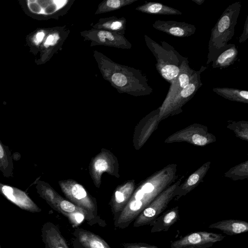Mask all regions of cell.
<instances>
[{"label":"cell","instance_id":"cell-26","mask_svg":"<svg viewBox=\"0 0 248 248\" xmlns=\"http://www.w3.org/2000/svg\"><path fill=\"white\" fill-rule=\"evenodd\" d=\"M46 36V32L43 30H39L36 31L31 37V44L38 46L41 44Z\"/></svg>","mask_w":248,"mask_h":248},{"label":"cell","instance_id":"cell-32","mask_svg":"<svg viewBox=\"0 0 248 248\" xmlns=\"http://www.w3.org/2000/svg\"><path fill=\"white\" fill-rule=\"evenodd\" d=\"M192 1L196 3L197 4L201 5L204 2V0H192Z\"/></svg>","mask_w":248,"mask_h":248},{"label":"cell","instance_id":"cell-14","mask_svg":"<svg viewBox=\"0 0 248 248\" xmlns=\"http://www.w3.org/2000/svg\"><path fill=\"white\" fill-rule=\"evenodd\" d=\"M62 1L28 0L26 4L29 11L37 15L48 16L54 14L62 7Z\"/></svg>","mask_w":248,"mask_h":248},{"label":"cell","instance_id":"cell-7","mask_svg":"<svg viewBox=\"0 0 248 248\" xmlns=\"http://www.w3.org/2000/svg\"><path fill=\"white\" fill-rule=\"evenodd\" d=\"M225 236L206 231L188 233L172 242L170 248H209L215 243L222 241Z\"/></svg>","mask_w":248,"mask_h":248},{"label":"cell","instance_id":"cell-3","mask_svg":"<svg viewBox=\"0 0 248 248\" xmlns=\"http://www.w3.org/2000/svg\"><path fill=\"white\" fill-rule=\"evenodd\" d=\"M145 38L148 48L156 59L158 73L170 84L178 76L184 57L167 43L162 42V46H160L146 35Z\"/></svg>","mask_w":248,"mask_h":248},{"label":"cell","instance_id":"cell-19","mask_svg":"<svg viewBox=\"0 0 248 248\" xmlns=\"http://www.w3.org/2000/svg\"><path fill=\"white\" fill-rule=\"evenodd\" d=\"M213 91L222 97L240 103H248V92L231 88H214Z\"/></svg>","mask_w":248,"mask_h":248},{"label":"cell","instance_id":"cell-24","mask_svg":"<svg viewBox=\"0 0 248 248\" xmlns=\"http://www.w3.org/2000/svg\"><path fill=\"white\" fill-rule=\"evenodd\" d=\"M110 81L116 86L123 88L128 85L130 78L122 72H115L111 76Z\"/></svg>","mask_w":248,"mask_h":248},{"label":"cell","instance_id":"cell-6","mask_svg":"<svg viewBox=\"0 0 248 248\" xmlns=\"http://www.w3.org/2000/svg\"><path fill=\"white\" fill-rule=\"evenodd\" d=\"M216 141V137L208 132L206 126L194 124L171 134L164 142H186L196 146H204Z\"/></svg>","mask_w":248,"mask_h":248},{"label":"cell","instance_id":"cell-23","mask_svg":"<svg viewBox=\"0 0 248 248\" xmlns=\"http://www.w3.org/2000/svg\"><path fill=\"white\" fill-rule=\"evenodd\" d=\"M134 1V0H108L100 6L96 13L113 11Z\"/></svg>","mask_w":248,"mask_h":248},{"label":"cell","instance_id":"cell-12","mask_svg":"<svg viewBox=\"0 0 248 248\" xmlns=\"http://www.w3.org/2000/svg\"><path fill=\"white\" fill-rule=\"evenodd\" d=\"M0 193L18 206L27 209L34 208L35 204L23 191L0 183Z\"/></svg>","mask_w":248,"mask_h":248},{"label":"cell","instance_id":"cell-1","mask_svg":"<svg viewBox=\"0 0 248 248\" xmlns=\"http://www.w3.org/2000/svg\"><path fill=\"white\" fill-rule=\"evenodd\" d=\"M177 165L169 164L154 173L143 184L114 221L115 228L125 229L163 190L177 179Z\"/></svg>","mask_w":248,"mask_h":248},{"label":"cell","instance_id":"cell-22","mask_svg":"<svg viewBox=\"0 0 248 248\" xmlns=\"http://www.w3.org/2000/svg\"><path fill=\"white\" fill-rule=\"evenodd\" d=\"M228 127L234 132L236 136L243 140H248V123L247 121L233 122Z\"/></svg>","mask_w":248,"mask_h":248},{"label":"cell","instance_id":"cell-25","mask_svg":"<svg viewBox=\"0 0 248 248\" xmlns=\"http://www.w3.org/2000/svg\"><path fill=\"white\" fill-rule=\"evenodd\" d=\"M100 28L108 29L111 31H121L123 27L122 22L119 20H111L100 25Z\"/></svg>","mask_w":248,"mask_h":248},{"label":"cell","instance_id":"cell-15","mask_svg":"<svg viewBox=\"0 0 248 248\" xmlns=\"http://www.w3.org/2000/svg\"><path fill=\"white\" fill-rule=\"evenodd\" d=\"M74 234L84 248H111L102 237L89 231L77 228Z\"/></svg>","mask_w":248,"mask_h":248},{"label":"cell","instance_id":"cell-30","mask_svg":"<svg viewBox=\"0 0 248 248\" xmlns=\"http://www.w3.org/2000/svg\"><path fill=\"white\" fill-rule=\"evenodd\" d=\"M94 167L97 171L99 172L103 171L108 169V163L104 159H99L95 162Z\"/></svg>","mask_w":248,"mask_h":248},{"label":"cell","instance_id":"cell-16","mask_svg":"<svg viewBox=\"0 0 248 248\" xmlns=\"http://www.w3.org/2000/svg\"><path fill=\"white\" fill-rule=\"evenodd\" d=\"M88 36L91 37V40L107 46L117 47L124 46L125 47L126 46V41L122 36L108 31H92L89 33Z\"/></svg>","mask_w":248,"mask_h":248},{"label":"cell","instance_id":"cell-9","mask_svg":"<svg viewBox=\"0 0 248 248\" xmlns=\"http://www.w3.org/2000/svg\"><path fill=\"white\" fill-rule=\"evenodd\" d=\"M210 165V161L204 163L189 176L185 181L181 183L175 191V197L178 198L185 196L198 186L203 181L204 177L209 170Z\"/></svg>","mask_w":248,"mask_h":248},{"label":"cell","instance_id":"cell-11","mask_svg":"<svg viewBox=\"0 0 248 248\" xmlns=\"http://www.w3.org/2000/svg\"><path fill=\"white\" fill-rule=\"evenodd\" d=\"M179 218V208L178 206H176L159 215L150 224L151 226H152L151 232L155 233L167 232Z\"/></svg>","mask_w":248,"mask_h":248},{"label":"cell","instance_id":"cell-17","mask_svg":"<svg viewBox=\"0 0 248 248\" xmlns=\"http://www.w3.org/2000/svg\"><path fill=\"white\" fill-rule=\"evenodd\" d=\"M238 49L234 44H230L229 47L218 55L212 62L214 68L223 69L232 65L236 61Z\"/></svg>","mask_w":248,"mask_h":248},{"label":"cell","instance_id":"cell-4","mask_svg":"<svg viewBox=\"0 0 248 248\" xmlns=\"http://www.w3.org/2000/svg\"><path fill=\"white\" fill-rule=\"evenodd\" d=\"M206 68L202 66L199 71L195 70L187 86L169 99L163 101L162 105L158 108L160 121L182 112L183 106L194 96L202 85L201 74Z\"/></svg>","mask_w":248,"mask_h":248},{"label":"cell","instance_id":"cell-10","mask_svg":"<svg viewBox=\"0 0 248 248\" xmlns=\"http://www.w3.org/2000/svg\"><path fill=\"white\" fill-rule=\"evenodd\" d=\"M194 71L195 70L191 68L189 65L187 58L184 57L180 66L179 75L175 80L170 84V89L164 100L169 99L187 86Z\"/></svg>","mask_w":248,"mask_h":248},{"label":"cell","instance_id":"cell-27","mask_svg":"<svg viewBox=\"0 0 248 248\" xmlns=\"http://www.w3.org/2000/svg\"><path fill=\"white\" fill-rule=\"evenodd\" d=\"M121 245L123 248H159L156 246L144 243H123Z\"/></svg>","mask_w":248,"mask_h":248},{"label":"cell","instance_id":"cell-13","mask_svg":"<svg viewBox=\"0 0 248 248\" xmlns=\"http://www.w3.org/2000/svg\"><path fill=\"white\" fill-rule=\"evenodd\" d=\"M208 227L219 230L228 235L232 236L248 232V222L238 219H226L211 224Z\"/></svg>","mask_w":248,"mask_h":248},{"label":"cell","instance_id":"cell-29","mask_svg":"<svg viewBox=\"0 0 248 248\" xmlns=\"http://www.w3.org/2000/svg\"><path fill=\"white\" fill-rule=\"evenodd\" d=\"M8 161L5 149L0 140V167L5 169H6L8 166Z\"/></svg>","mask_w":248,"mask_h":248},{"label":"cell","instance_id":"cell-28","mask_svg":"<svg viewBox=\"0 0 248 248\" xmlns=\"http://www.w3.org/2000/svg\"><path fill=\"white\" fill-rule=\"evenodd\" d=\"M59 37L56 34H50L48 35L43 44V48L46 49L51 46L55 45Z\"/></svg>","mask_w":248,"mask_h":248},{"label":"cell","instance_id":"cell-5","mask_svg":"<svg viewBox=\"0 0 248 248\" xmlns=\"http://www.w3.org/2000/svg\"><path fill=\"white\" fill-rule=\"evenodd\" d=\"M184 176L167 187L158 195L134 220L133 226L139 227L150 224L164 211L170 202L175 197V191L182 182Z\"/></svg>","mask_w":248,"mask_h":248},{"label":"cell","instance_id":"cell-18","mask_svg":"<svg viewBox=\"0 0 248 248\" xmlns=\"http://www.w3.org/2000/svg\"><path fill=\"white\" fill-rule=\"evenodd\" d=\"M137 10L147 14L160 15H181L182 13L176 9L156 2H146L138 7Z\"/></svg>","mask_w":248,"mask_h":248},{"label":"cell","instance_id":"cell-2","mask_svg":"<svg viewBox=\"0 0 248 248\" xmlns=\"http://www.w3.org/2000/svg\"><path fill=\"white\" fill-rule=\"evenodd\" d=\"M241 3L236 2L229 5L212 28L208 43L207 64L212 62L229 47L227 43L234 34V28L240 13Z\"/></svg>","mask_w":248,"mask_h":248},{"label":"cell","instance_id":"cell-31","mask_svg":"<svg viewBox=\"0 0 248 248\" xmlns=\"http://www.w3.org/2000/svg\"><path fill=\"white\" fill-rule=\"evenodd\" d=\"M248 16L247 17V19L245 22L244 26V30L239 38V43H242L245 41L248 38Z\"/></svg>","mask_w":248,"mask_h":248},{"label":"cell","instance_id":"cell-20","mask_svg":"<svg viewBox=\"0 0 248 248\" xmlns=\"http://www.w3.org/2000/svg\"><path fill=\"white\" fill-rule=\"evenodd\" d=\"M47 244L49 248H69L58 228L54 225L49 229Z\"/></svg>","mask_w":248,"mask_h":248},{"label":"cell","instance_id":"cell-21","mask_svg":"<svg viewBox=\"0 0 248 248\" xmlns=\"http://www.w3.org/2000/svg\"><path fill=\"white\" fill-rule=\"evenodd\" d=\"M224 175L233 180L247 178L248 177V161L247 160L232 168L225 173Z\"/></svg>","mask_w":248,"mask_h":248},{"label":"cell","instance_id":"cell-8","mask_svg":"<svg viewBox=\"0 0 248 248\" xmlns=\"http://www.w3.org/2000/svg\"><path fill=\"white\" fill-rule=\"evenodd\" d=\"M153 26L157 30L179 37L190 36L195 33L196 29L192 24L171 20H157Z\"/></svg>","mask_w":248,"mask_h":248}]
</instances>
